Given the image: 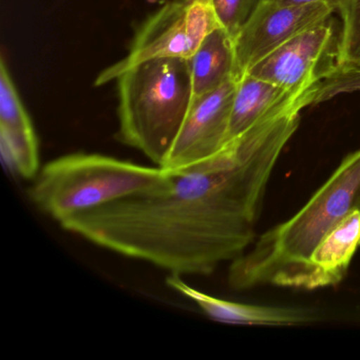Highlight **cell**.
<instances>
[{
  "label": "cell",
  "instance_id": "cell-5",
  "mask_svg": "<svg viewBox=\"0 0 360 360\" xmlns=\"http://www.w3.org/2000/svg\"><path fill=\"white\" fill-rule=\"evenodd\" d=\"M220 26L212 0H172L143 24L129 54L101 72L94 85L117 81L128 69L146 60H188L204 39Z\"/></svg>",
  "mask_w": 360,
  "mask_h": 360
},
{
  "label": "cell",
  "instance_id": "cell-17",
  "mask_svg": "<svg viewBox=\"0 0 360 360\" xmlns=\"http://www.w3.org/2000/svg\"><path fill=\"white\" fill-rule=\"evenodd\" d=\"M263 0H212L221 26L233 37Z\"/></svg>",
  "mask_w": 360,
  "mask_h": 360
},
{
  "label": "cell",
  "instance_id": "cell-15",
  "mask_svg": "<svg viewBox=\"0 0 360 360\" xmlns=\"http://www.w3.org/2000/svg\"><path fill=\"white\" fill-rule=\"evenodd\" d=\"M0 127L12 130L34 129L4 60L0 66Z\"/></svg>",
  "mask_w": 360,
  "mask_h": 360
},
{
  "label": "cell",
  "instance_id": "cell-11",
  "mask_svg": "<svg viewBox=\"0 0 360 360\" xmlns=\"http://www.w3.org/2000/svg\"><path fill=\"white\" fill-rule=\"evenodd\" d=\"M359 246L360 210H355L324 237L311 254L309 290L340 283Z\"/></svg>",
  "mask_w": 360,
  "mask_h": 360
},
{
  "label": "cell",
  "instance_id": "cell-8",
  "mask_svg": "<svg viewBox=\"0 0 360 360\" xmlns=\"http://www.w3.org/2000/svg\"><path fill=\"white\" fill-rule=\"evenodd\" d=\"M237 81L226 82L214 91L193 98L178 136L162 168L188 172L218 155L229 145L231 107Z\"/></svg>",
  "mask_w": 360,
  "mask_h": 360
},
{
  "label": "cell",
  "instance_id": "cell-4",
  "mask_svg": "<svg viewBox=\"0 0 360 360\" xmlns=\"http://www.w3.org/2000/svg\"><path fill=\"white\" fill-rule=\"evenodd\" d=\"M117 140L162 167L193 104V89L185 58H155L117 77Z\"/></svg>",
  "mask_w": 360,
  "mask_h": 360
},
{
  "label": "cell",
  "instance_id": "cell-18",
  "mask_svg": "<svg viewBox=\"0 0 360 360\" xmlns=\"http://www.w3.org/2000/svg\"><path fill=\"white\" fill-rule=\"evenodd\" d=\"M275 3L288 6L311 5V4H324L332 8L335 12H340L345 7L347 0H271Z\"/></svg>",
  "mask_w": 360,
  "mask_h": 360
},
{
  "label": "cell",
  "instance_id": "cell-3",
  "mask_svg": "<svg viewBox=\"0 0 360 360\" xmlns=\"http://www.w3.org/2000/svg\"><path fill=\"white\" fill-rule=\"evenodd\" d=\"M172 174L102 153H75L46 163L33 179L29 198L58 224L130 195L168 186Z\"/></svg>",
  "mask_w": 360,
  "mask_h": 360
},
{
  "label": "cell",
  "instance_id": "cell-6",
  "mask_svg": "<svg viewBox=\"0 0 360 360\" xmlns=\"http://www.w3.org/2000/svg\"><path fill=\"white\" fill-rule=\"evenodd\" d=\"M338 41L330 18L278 48L246 75L304 94L336 68Z\"/></svg>",
  "mask_w": 360,
  "mask_h": 360
},
{
  "label": "cell",
  "instance_id": "cell-16",
  "mask_svg": "<svg viewBox=\"0 0 360 360\" xmlns=\"http://www.w3.org/2000/svg\"><path fill=\"white\" fill-rule=\"evenodd\" d=\"M360 90V66L336 67L309 91V106Z\"/></svg>",
  "mask_w": 360,
  "mask_h": 360
},
{
  "label": "cell",
  "instance_id": "cell-14",
  "mask_svg": "<svg viewBox=\"0 0 360 360\" xmlns=\"http://www.w3.org/2000/svg\"><path fill=\"white\" fill-rule=\"evenodd\" d=\"M339 14L342 29L339 34L337 67L360 66V0H347Z\"/></svg>",
  "mask_w": 360,
  "mask_h": 360
},
{
  "label": "cell",
  "instance_id": "cell-12",
  "mask_svg": "<svg viewBox=\"0 0 360 360\" xmlns=\"http://www.w3.org/2000/svg\"><path fill=\"white\" fill-rule=\"evenodd\" d=\"M187 62L195 98L218 89L226 82L236 79L233 37L222 26L218 27L204 39Z\"/></svg>",
  "mask_w": 360,
  "mask_h": 360
},
{
  "label": "cell",
  "instance_id": "cell-13",
  "mask_svg": "<svg viewBox=\"0 0 360 360\" xmlns=\"http://www.w3.org/2000/svg\"><path fill=\"white\" fill-rule=\"evenodd\" d=\"M4 161L20 178L33 180L41 170L39 140L34 129L12 130L0 127Z\"/></svg>",
  "mask_w": 360,
  "mask_h": 360
},
{
  "label": "cell",
  "instance_id": "cell-1",
  "mask_svg": "<svg viewBox=\"0 0 360 360\" xmlns=\"http://www.w3.org/2000/svg\"><path fill=\"white\" fill-rule=\"evenodd\" d=\"M300 112L263 120L205 163L172 174L168 186L77 214L60 227L169 275H212L256 240L267 184Z\"/></svg>",
  "mask_w": 360,
  "mask_h": 360
},
{
  "label": "cell",
  "instance_id": "cell-9",
  "mask_svg": "<svg viewBox=\"0 0 360 360\" xmlns=\"http://www.w3.org/2000/svg\"><path fill=\"white\" fill-rule=\"evenodd\" d=\"M166 285L193 301L214 321L236 326H300L321 319L315 309L286 305L252 304L217 298L189 285L181 276L168 275Z\"/></svg>",
  "mask_w": 360,
  "mask_h": 360
},
{
  "label": "cell",
  "instance_id": "cell-2",
  "mask_svg": "<svg viewBox=\"0 0 360 360\" xmlns=\"http://www.w3.org/2000/svg\"><path fill=\"white\" fill-rule=\"evenodd\" d=\"M355 210H360V149L341 161L297 214L257 236L250 248L229 263V288L248 290L271 285L309 290L311 254Z\"/></svg>",
  "mask_w": 360,
  "mask_h": 360
},
{
  "label": "cell",
  "instance_id": "cell-7",
  "mask_svg": "<svg viewBox=\"0 0 360 360\" xmlns=\"http://www.w3.org/2000/svg\"><path fill=\"white\" fill-rule=\"evenodd\" d=\"M334 12L324 4L288 6L263 0L233 37L236 79L297 35L330 20Z\"/></svg>",
  "mask_w": 360,
  "mask_h": 360
},
{
  "label": "cell",
  "instance_id": "cell-10",
  "mask_svg": "<svg viewBox=\"0 0 360 360\" xmlns=\"http://www.w3.org/2000/svg\"><path fill=\"white\" fill-rule=\"evenodd\" d=\"M309 91L295 94L265 79L243 75L237 81L233 96L229 144L263 120L295 107L309 106Z\"/></svg>",
  "mask_w": 360,
  "mask_h": 360
}]
</instances>
